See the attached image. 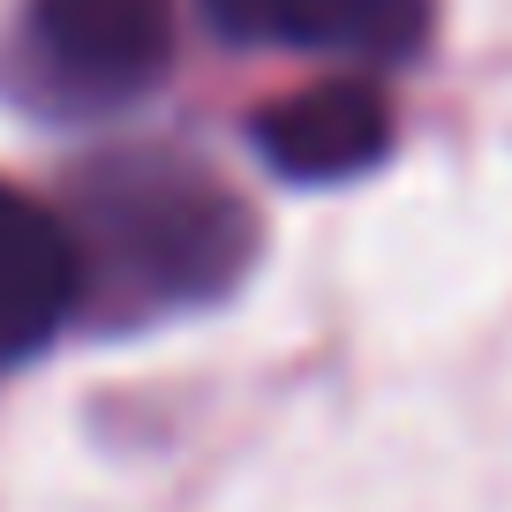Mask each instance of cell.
Segmentation results:
<instances>
[{
  "label": "cell",
  "instance_id": "1",
  "mask_svg": "<svg viewBox=\"0 0 512 512\" xmlns=\"http://www.w3.org/2000/svg\"><path fill=\"white\" fill-rule=\"evenodd\" d=\"M76 256V302L98 294L113 317H159L226 294L249 264V211L226 181L174 151H121L76 174L61 219Z\"/></svg>",
  "mask_w": 512,
  "mask_h": 512
},
{
  "label": "cell",
  "instance_id": "2",
  "mask_svg": "<svg viewBox=\"0 0 512 512\" xmlns=\"http://www.w3.org/2000/svg\"><path fill=\"white\" fill-rule=\"evenodd\" d=\"M31 61L53 91L83 106L136 98L174 53V0H31Z\"/></svg>",
  "mask_w": 512,
  "mask_h": 512
},
{
  "label": "cell",
  "instance_id": "3",
  "mask_svg": "<svg viewBox=\"0 0 512 512\" xmlns=\"http://www.w3.org/2000/svg\"><path fill=\"white\" fill-rule=\"evenodd\" d=\"M256 151L264 166L287 181H347L362 166H377L392 151V113L384 91L362 76H332L309 83V91L279 98V106L256 113Z\"/></svg>",
  "mask_w": 512,
  "mask_h": 512
},
{
  "label": "cell",
  "instance_id": "4",
  "mask_svg": "<svg viewBox=\"0 0 512 512\" xmlns=\"http://www.w3.org/2000/svg\"><path fill=\"white\" fill-rule=\"evenodd\" d=\"M68 309H76V256L61 211L0 181V369L46 347Z\"/></svg>",
  "mask_w": 512,
  "mask_h": 512
},
{
  "label": "cell",
  "instance_id": "5",
  "mask_svg": "<svg viewBox=\"0 0 512 512\" xmlns=\"http://www.w3.org/2000/svg\"><path fill=\"white\" fill-rule=\"evenodd\" d=\"M211 23L249 46L302 53H407L422 38V0H204Z\"/></svg>",
  "mask_w": 512,
  "mask_h": 512
}]
</instances>
